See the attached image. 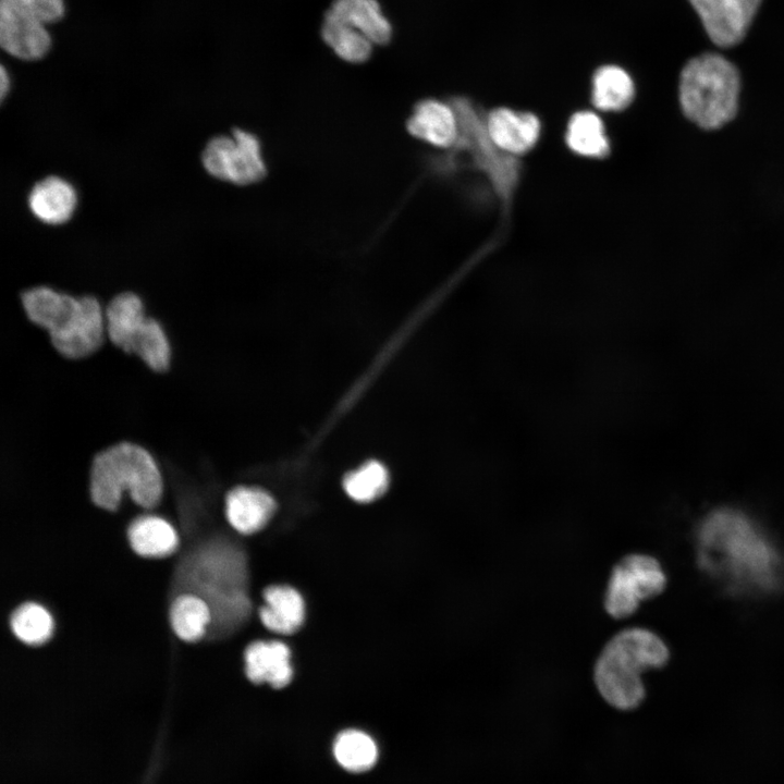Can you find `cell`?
I'll list each match as a JSON object with an SVG mask.
<instances>
[{
  "label": "cell",
  "instance_id": "1",
  "mask_svg": "<svg viewBox=\"0 0 784 784\" xmlns=\"http://www.w3.org/2000/svg\"><path fill=\"white\" fill-rule=\"evenodd\" d=\"M244 558L234 548L215 541L186 556L176 573V591L194 593L210 608V635L224 633L243 622L250 603L244 590Z\"/></svg>",
  "mask_w": 784,
  "mask_h": 784
},
{
  "label": "cell",
  "instance_id": "2",
  "mask_svg": "<svg viewBox=\"0 0 784 784\" xmlns=\"http://www.w3.org/2000/svg\"><path fill=\"white\" fill-rule=\"evenodd\" d=\"M670 659L664 640L651 629L627 627L602 646L592 667L600 696L618 710L637 708L645 699L641 675L663 667Z\"/></svg>",
  "mask_w": 784,
  "mask_h": 784
},
{
  "label": "cell",
  "instance_id": "3",
  "mask_svg": "<svg viewBox=\"0 0 784 784\" xmlns=\"http://www.w3.org/2000/svg\"><path fill=\"white\" fill-rule=\"evenodd\" d=\"M21 301L27 318L48 332L62 356L87 357L103 343L105 309L96 297H74L48 286H36L26 290Z\"/></svg>",
  "mask_w": 784,
  "mask_h": 784
},
{
  "label": "cell",
  "instance_id": "4",
  "mask_svg": "<svg viewBox=\"0 0 784 784\" xmlns=\"http://www.w3.org/2000/svg\"><path fill=\"white\" fill-rule=\"evenodd\" d=\"M144 509L155 507L163 481L152 455L143 446L120 442L96 454L89 474V494L95 505L115 511L124 492Z\"/></svg>",
  "mask_w": 784,
  "mask_h": 784
},
{
  "label": "cell",
  "instance_id": "5",
  "mask_svg": "<svg viewBox=\"0 0 784 784\" xmlns=\"http://www.w3.org/2000/svg\"><path fill=\"white\" fill-rule=\"evenodd\" d=\"M740 77L736 66L718 53L690 59L679 76L683 113L705 130H716L737 113Z\"/></svg>",
  "mask_w": 784,
  "mask_h": 784
},
{
  "label": "cell",
  "instance_id": "6",
  "mask_svg": "<svg viewBox=\"0 0 784 784\" xmlns=\"http://www.w3.org/2000/svg\"><path fill=\"white\" fill-rule=\"evenodd\" d=\"M458 121V136L454 148L465 154L470 167L483 174L500 200L506 206L519 182L520 164L515 157L502 151L491 139L483 115L466 97L450 100Z\"/></svg>",
  "mask_w": 784,
  "mask_h": 784
},
{
  "label": "cell",
  "instance_id": "7",
  "mask_svg": "<svg viewBox=\"0 0 784 784\" xmlns=\"http://www.w3.org/2000/svg\"><path fill=\"white\" fill-rule=\"evenodd\" d=\"M63 0H0V45L10 56L35 61L51 48L47 26L60 21Z\"/></svg>",
  "mask_w": 784,
  "mask_h": 784
},
{
  "label": "cell",
  "instance_id": "8",
  "mask_svg": "<svg viewBox=\"0 0 784 784\" xmlns=\"http://www.w3.org/2000/svg\"><path fill=\"white\" fill-rule=\"evenodd\" d=\"M666 575L660 562L645 553H629L611 568L603 593V609L614 620L632 616L642 601L661 595Z\"/></svg>",
  "mask_w": 784,
  "mask_h": 784
},
{
  "label": "cell",
  "instance_id": "9",
  "mask_svg": "<svg viewBox=\"0 0 784 784\" xmlns=\"http://www.w3.org/2000/svg\"><path fill=\"white\" fill-rule=\"evenodd\" d=\"M201 162L210 175L237 185L256 183L267 173L260 140L242 128H235L231 136L211 138Z\"/></svg>",
  "mask_w": 784,
  "mask_h": 784
},
{
  "label": "cell",
  "instance_id": "10",
  "mask_svg": "<svg viewBox=\"0 0 784 784\" xmlns=\"http://www.w3.org/2000/svg\"><path fill=\"white\" fill-rule=\"evenodd\" d=\"M762 0H689L709 38L719 47L737 45Z\"/></svg>",
  "mask_w": 784,
  "mask_h": 784
},
{
  "label": "cell",
  "instance_id": "11",
  "mask_svg": "<svg viewBox=\"0 0 784 784\" xmlns=\"http://www.w3.org/2000/svg\"><path fill=\"white\" fill-rule=\"evenodd\" d=\"M486 124L498 148L513 157L529 151L538 142L541 131L536 114L505 107L494 108L487 113Z\"/></svg>",
  "mask_w": 784,
  "mask_h": 784
},
{
  "label": "cell",
  "instance_id": "12",
  "mask_svg": "<svg viewBox=\"0 0 784 784\" xmlns=\"http://www.w3.org/2000/svg\"><path fill=\"white\" fill-rule=\"evenodd\" d=\"M245 674L254 684L283 688L293 678L291 650L280 640H256L244 651Z\"/></svg>",
  "mask_w": 784,
  "mask_h": 784
},
{
  "label": "cell",
  "instance_id": "13",
  "mask_svg": "<svg viewBox=\"0 0 784 784\" xmlns=\"http://www.w3.org/2000/svg\"><path fill=\"white\" fill-rule=\"evenodd\" d=\"M407 130L414 137L434 147L452 148L458 136V121L450 102L424 99L415 106Z\"/></svg>",
  "mask_w": 784,
  "mask_h": 784
},
{
  "label": "cell",
  "instance_id": "14",
  "mask_svg": "<svg viewBox=\"0 0 784 784\" xmlns=\"http://www.w3.org/2000/svg\"><path fill=\"white\" fill-rule=\"evenodd\" d=\"M277 503L266 490L238 486L225 497V516L234 530L252 535L261 530L273 516Z\"/></svg>",
  "mask_w": 784,
  "mask_h": 784
},
{
  "label": "cell",
  "instance_id": "15",
  "mask_svg": "<svg viewBox=\"0 0 784 784\" xmlns=\"http://www.w3.org/2000/svg\"><path fill=\"white\" fill-rule=\"evenodd\" d=\"M27 203L39 221L59 225L72 218L77 206V193L69 181L50 175L33 186Z\"/></svg>",
  "mask_w": 784,
  "mask_h": 784
},
{
  "label": "cell",
  "instance_id": "16",
  "mask_svg": "<svg viewBox=\"0 0 784 784\" xmlns=\"http://www.w3.org/2000/svg\"><path fill=\"white\" fill-rule=\"evenodd\" d=\"M265 604L259 609V618L270 632L292 635L305 620V601L302 595L287 585H271L262 591Z\"/></svg>",
  "mask_w": 784,
  "mask_h": 784
},
{
  "label": "cell",
  "instance_id": "17",
  "mask_svg": "<svg viewBox=\"0 0 784 784\" xmlns=\"http://www.w3.org/2000/svg\"><path fill=\"white\" fill-rule=\"evenodd\" d=\"M147 318L144 303L137 294H118L105 308L106 334L117 347L131 354L133 342Z\"/></svg>",
  "mask_w": 784,
  "mask_h": 784
},
{
  "label": "cell",
  "instance_id": "18",
  "mask_svg": "<svg viewBox=\"0 0 784 784\" xmlns=\"http://www.w3.org/2000/svg\"><path fill=\"white\" fill-rule=\"evenodd\" d=\"M328 11L373 45L388 44L392 38V25L377 0H334Z\"/></svg>",
  "mask_w": 784,
  "mask_h": 784
},
{
  "label": "cell",
  "instance_id": "19",
  "mask_svg": "<svg viewBox=\"0 0 784 784\" xmlns=\"http://www.w3.org/2000/svg\"><path fill=\"white\" fill-rule=\"evenodd\" d=\"M127 539L133 551L145 558L167 556L176 549L179 542L173 526L156 515L134 519L127 529Z\"/></svg>",
  "mask_w": 784,
  "mask_h": 784
},
{
  "label": "cell",
  "instance_id": "20",
  "mask_svg": "<svg viewBox=\"0 0 784 784\" xmlns=\"http://www.w3.org/2000/svg\"><path fill=\"white\" fill-rule=\"evenodd\" d=\"M635 98V83L617 64L599 66L592 75L591 102L601 111H622Z\"/></svg>",
  "mask_w": 784,
  "mask_h": 784
},
{
  "label": "cell",
  "instance_id": "21",
  "mask_svg": "<svg viewBox=\"0 0 784 784\" xmlns=\"http://www.w3.org/2000/svg\"><path fill=\"white\" fill-rule=\"evenodd\" d=\"M565 139L568 148L583 157L604 158L610 154L604 124L592 111H578L571 117Z\"/></svg>",
  "mask_w": 784,
  "mask_h": 784
},
{
  "label": "cell",
  "instance_id": "22",
  "mask_svg": "<svg viewBox=\"0 0 784 784\" xmlns=\"http://www.w3.org/2000/svg\"><path fill=\"white\" fill-rule=\"evenodd\" d=\"M169 620L174 634L182 640L193 642L200 639L211 623L207 602L194 593H179L173 599Z\"/></svg>",
  "mask_w": 784,
  "mask_h": 784
},
{
  "label": "cell",
  "instance_id": "23",
  "mask_svg": "<svg viewBox=\"0 0 784 784\" xmlns=\"http://www.w3.org/2000/svg\"><path fill=\"white\" fill-rule=\"evenodd\" d=\"M321 36L333 52L346 62L363 63L372 53L373 44L366 36L336 19L329 11L323 17Z\"/></svg>",
  "mask_w": 784,
  "mask_h": 784
},
{
  "label": "cell",
  "instance_id": "24",
  "mask_svg": "<svg viewBox=\"0 0 784 784\" xmlns=\"http://www.w3.org/2000/svg\"><path fill=\"white\" fill-rule=\"evenodd\" d=\"M333 755L339 764L350 772H365L378 759V747L367 733L348 728L338 734L333 743Z\"/></svg>",
  "mask_w": 784,
  "mask_h": 784
},
{
  "label": "cell",
  "instance_id": "25",
  "mask_svg": "<svg viewBox=\"0 0 784 784\" xmlns=\"http://www.w3.org/2000/svg\"><path fill=\"white\" fill-rule=\"evenodd\" d=\"M10 626L17 639L30 646L42 645L52 635L53 620L40 604L26 602L14 610Z\"/></svg>",
  "mask_w": 784,
  "mask_h": 784
},
{
  "label": "cell",
  "instance_id": "26",
  "mask_svg": "<svg viewBox=\"0 0 784 784\" xmlns=\"http://www.w3.org/2000/svg\"><path fill=\"white\" fill-rule=\"evenodd\" d=\"M389 487L388 469L378 461H370L346 474L343 489L359 503H369L381 497Z\"/></svg>",
  "mask_w": 784,
  "mask_h": 784
},
{
  "label": "cell",
  "instance_id": "27",
  "mask_svg": "<svg viewBox=\"0 0 784 784\" xmlns=\"http://www.w3.org/2000/svg\"><path fill=\"white\" fill-rule=\"evenodd\" d=\"M131 354L137 355L150 369L166 371L171 362V346L162 326L148 317L136 336Z\"/></svg>",
  "mask_w": 784,
  "mask_h": 784
},
{
  "label": "cell",
  "instance_id": "28",
  "mask_svg": "<svg viewBox=\"0 0 784 784\" xmlns=\"http://www.w3.org/2000/svg\"><path fill=\"white\" fill-rule=\"evenodd\" d=\"M10 90V76L7 72L5 68H1V75H0V95L1 99H4Z\"/></svg>",
  "mask_w": 784,
  "mask_h": 784
}]
</instances>
